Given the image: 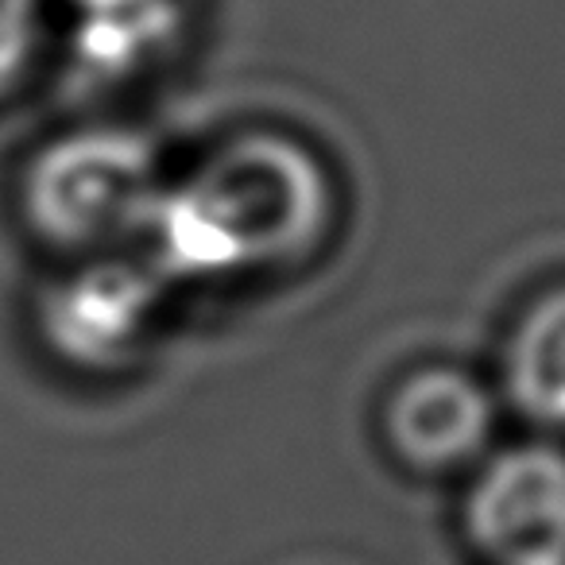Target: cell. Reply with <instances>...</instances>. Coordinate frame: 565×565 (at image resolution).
Here are the masks:
<instances>
[{
	"label": "cell",
	"instance_id": "cell-1",
	"mask_svg": "<svg viewBox=\"0 0 565 565\" xmlns=\"http://www.w3.org/2000/svg\"><path fill=\"white\" fill-rule=\"evenodd\" d=\"M333 210L338 190L315 148L279 128H241L167 179L148 233L163 267L221 282L307 256Z\"/></svg>",
	"mask_w": 565,
	"mask_h": 565
},
{
	"label": "cell",
	"instance_id": "cell-2",
	"mask_svg": "<svg viewBox=\"0 0 565 565\" xmlns=\"http://www.w3.org/2000/svg\"><path fill=\"white\" fill-rule=\"evenodd\" d=\"M159 151L125 125H78L51 136L24 167L20 205L43 241L58 248H113L148 233L163 198Z\"/></svg>",
	"mask_w": 565,
	"mask_h": 565
},
{
	"label": "cell",
	"instance_id": "cell-3",
	"mask_svg": "<svg viewBox=\"0 0 565 565\" xmlns=\"http://www.w3.org/2000/svg\"><path fill=\"white\" fill-rule=\"evenodd\" d=\"M461 515L488 565H565V449L531 441L488 454Z\"/></svg>",
	"mask_w": 565,
	"mask_h": 565
},
{
	"label": "cell",
	"instance_id": "cell-4",
	"mask_svg": "<svg viewBox=\"0 0 565 565\" xmlns=\"http://www.w3.org/2000/svg\"><path fill=\"white\" fill-rule=\"evenodd\" d=\"M159 322V279L113 259L82 264L58 279L40 307L47 345L78 369H125Z\"/></svg>",
	"mask_w": 565,
	"mask_h": 565
},
{
	"label": "cell",
	"instance_id": "cell-5",
	"mask_svg": "<svg viewBox=\"0 0 565 565\" xmlns=\"http://www.w3.org/2000/svg\"><path fill=\"white\" fill-rule=\"evenodd\" d=\"M384 441L392 457L423 477L472 472L492 454L495 403L461 369H418L384 399Z\"/></svg>",
	"mask_w": 565,
	"mask_h": 565
},
{
	"label": "cell",
	"instance_id": "cell-6",
	"mask_svg": "<svg viewBox=\"0 0 565 565\" xmlns=\"http://www.w3.org/2000/svg\"><path fill=\"white\" fill-rule=\"evenodd\" d=\"M66 55L89 82L120 86L163 66L190 28L186 0H117L102 9L66 12Z\"/></svg>",
	"mask_w": 565,
	"mask_h": 565
},
{
	"label": "cell",
	"instance_id": "cell-7",
	"mask_svg": "<svg viewBox=\"0 0 565 565\" xmlns=\"http://www.w3.org/2000/svg\"><path fill=\"white\" fill-rule=\"evenodd\" d=\"M503 395L546 430H565V282L515 318L503 345Z\"/></svg>",
	"mask_w": 565,
	"mask_h": 565
},
{
	"label": "cell",
	"instance_id": "cell-8",
	"mask_svg": "<svg viewBox=\"0 0 565 565\" xmlns=\"http://www.w3.org/2000/svg\"><path fill=\"white\" fill-rule=\"evenodd\" d=\"M55 43V0H0V105L32 86Z\"/></svg>",
	"mask_w": 565,
	"mask_h": 565
},
{
	"label": "cell",
	"instance_id": "cell-9",
	"mask_svg": "<svg viewBox=\"0 0 565 565\" xmlns=\"http://www.w3.org/2000/svg\"><path fill=\"white\" fill-rule=\"evenodd\" d=\"M66 12H82V9H102V4H117V0H55Z\"/></svg>",
	"mask_w": 565,
	"mask_h": 565
}]
</instances>
